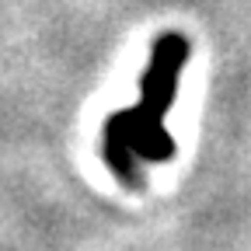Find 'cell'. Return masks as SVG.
I'll return each mask as SVG.
<instances>
[{"mask_svg": "<svg viewBox=\"0 0 251 251\" xmlns=\"http://www.w3.org/2000/svg\"><path fill=\"white\" fill-rule=\"evenodd\" d=\"M188 56V42L181 35H161L153 46L150 67L140 80V105L136 108H122L115 115H108L105 129L115 133L119 140L129 143V150L143 161H168L175 153L171 133L164 129V112L175 101L178 91V70L185 67Z\"/></svg>", "mask_w": 251, "mask_h": 251, "instance_id": "1", "label": "cell"}]
</instances>
